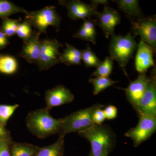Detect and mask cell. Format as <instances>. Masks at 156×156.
Instances as JSON below:
<instances>
[{"label":"cell","instance_id":"6da1fadb","mask_svg":"<svg viewBox=\"0 0 156 156\" xmlns=\"http://www.w3.org/2000/svg\"><path fill=\"white\" fill-rule=\"evenodd\" d=\"M78 134L90 143L89 156H108L115 145L114 135L106 126L93 124Z\"/></svg>","mask_w":156,"mask_h":156},{"label":"cell","instance_id":"7a4b0ae2","mask_svg":"<svg viewBox=\"0 0 156 156\" xmlns=\"http://www.w3.org/2000/svg\"><path fill=\"white\" fill-rule=\"evenodd\" d=\"M62 118L54 119L46 108L30 112L26 118V124L30 131L38 137L44 138L59 133L62 124Z\"/></svg>","mask_w":156,"mask_h":156},{"label":"cell","instance_id":"3957f363","mask_svg":"<svg viewBox=\"0 0 156 156\" xmlns=\"http://www.w3.org/2000/svg\"><path fill=\"white\" fill-rule=\"evenodd\" d=\"M111 37L109 47L110 57L118 62L120 68L128 78L126 67L137 48L135 37L131 33L123 36L114 34Z\"/></svg>","mask_w":156,"mask_h":156},{"label":"cell","instance_id":"277c9868","mask_svg":"<svg viewBox=\"0 0 156 156\" xmlns=\"http://www.w3.org/2000/svg\"><path fill=\"white\" fill-rule=\"evenodd\" d=\"M101 104H95L88 108L75 112L62 118V122L59 135L64 136L71 132L79 133L93 125V112Z\"/></svg>","mask_w":156,"mask_h":156},{"label":"cell","instance_id":"5b68a950","mask_svg":"<svg viewBox=\"0 0 156 156\" xmlns=\"http://www.w3.org/2000/svg\"><path fill=\"white\" fill-rule=\"evenodd\" d=\"M27 20L41 33H45L49 26L58 28L61 22V17L53 6L45 7L41 10L32 11L26 14Z\"/></svg>","mask_w":156,"mask_h":156},{"label":"cell","instance_id":"8992f818","mask_svg":"<svg viewBox=\"0 0 156 156\" xmlns=\"http://www.w3.org/2000/svg\"><path fill=\"white\" fill-rule=\"evenodd\" d=\"M132 34L139 36L144 42L156 50V17L155 15L130 19Z\"/></svg>","mask_w":156,"mask_h":156},{"label":"cell","instance_id":"52a82bcc","mask_svg":"<svg viewBox=\"0 0 156 156\" xmlns=\"http://www.w3.org/2000/svg\"><path fill=\"white\" fill-rule=\"evenodd\" d=\"M134 109L139 115L156 117V69L153 67L146 89Z\"/></svg>","mask_w":156,"mask_h":156},{"label":"cell","instance_id":"ba28073f","mask_svg":"<svg viewBox=\"0 0 156 156\" xmlns=\"http://www.w3.org/2000/svg\"><path fill=\"white\" fill-rule=\"evenodd\" d=\"M63 45L55 39L41 41V52L37 63L40 70H48L60 62L59 48Z\"/></svg>","mask_w":156,"mask_h":156},{"label":"cell","instance_id":"9c48e42d","mask_svg":"<svg viewBox=\"0 0 156 156\" xmlns=\"http://www.w3.org/2000/svg\"><path fill=\"white\" fill-rule=\"evenodd\" d=\"M139 117L137 126L125 134V136L132 139L135 147L148 139L156 130V117L144 115Z\"/></svg>","mask_w":156,"mask_h":156},{"label":"cell","instance_id":"30bf717a","mask_svg":"<svg viewBox=\"0 0 156 156\" xmlns=\"http://www.w3.org/2000/svg\"><path fill=\"white\" fill-rule=\"evenodd\" d=\"M96 25L102 30L105 37L115 34V27L119 24L121 15L115 9L108 5L105 6L103 11L96 15Z\"/></svg>","mask_w":156,"mask_h":156},{"label":"cell","instance_id":"8fae6325","mask_svg":"<svg viewBox=\"0 0 156 156\" xmlns=\"http://www.w3.org/2000/svg\"><path fill=\"white\" fill-rule=\"evenodd\" d=\"M67 9L68 15L71 19L77 20L96 17L98 13L97 6L93 4H87L78 0L62 1Z\"/></svg>","mask_w":156,"mask_h":156},{"label":"cell","instance_id":"7c38bea8","mask_svg":"<svg viewBox=\"0 0 156 156\" xmlns=\"http://www.w3.org/2000/svg\"><path fill=\"white\" fill-rule=\"evenodd\" d=\"M45 98L46 108L49 111L55 107L72 102L74 99V95L63 85H58L46 91Z\"/></svg>","mask_w":156,"mask_h":156},{"label":"cell","instance_id":"4fadbf2b","mask_svg":"<svg viewBox=\"0 0 156 156\" xmlns=\"http://www.w3.org/2000/svg\"><path fill=\"white\" fill-rule=\"evenodd\" d=\"M136 48L135 68L139 73H146L150 68L155 66L153 59L155 51L142 40H140Z\"/></svg>","mask_w":156,"mask_h":156},{"label":"cell","instance_id":"5bb4252c","mask_svg":"<svg viewBox=\"0 0 156 156\" xmlns=\"http://www.w3.org/2000/svg\"><path fill=\"white\" fill-rule=\"evenodd\" d=\"M148 80L146 73H139L136 80L131 82L128 87L124 89L127 100L134 108L145 92Z\"/></svg>","mask_w":156,"mask_h":156},{"label":"cell","instance_id":"9a60e30c","mask_svg":"<svg viewBox=\"0 0 156 156\" xmlns=\"http://www.w3.org/2000/svg\"><path fill=\"white\" fill-rule=\"evenodd\" d=\"M41 33L34 32L30 38L24 42L20 56L30 63H37L41 52Z\"/></svg>","mask_w":156,"mask_h":156},{"label":"cell","instance_id":"2e32d148","mask_svg":"<svg viewBox=\"0 0 156 156\" xmlns=\"http://www.w3.org/2000/svg\"><path fill=\"white\" fill-rule=\"evenodd\" d=\"M113 2L116 3L119 9L124 12L129 20L143 17L137 0H117Z\"/></svg>","mask_w":156,"mask_h":156},{"label":"cell","instance_id":"e0dca14e","mask_svg":"<svg viewBox=\"0 0 156 156\" xmlns=\"http://www.w3.org/2000/svg\"><path fill=\"white\" fill-rule=\"evenodd\" d=\"M82 50L66 44V47L60 56V62L66 65H80L82 62Z\"/></svg>","mask_w":156,"mask_h":156},{"label":"cell","instance_id":"ac0fdd59","mask_svg":"<svg viewBox=\"0 0 156 156\" xmlns=\"http://www.w3.org/2000/svg\"><path fill=\"white\" fill-rule=\"evenodd\" d=\"M64 136L59 135L55 143L48 146L39 147L36 156H63Z\"/></svg>","mask_w":156,"mask_h":156},{"label":"cell","instance_id":"d6986e66","mask_svg":"<svg viewBox=\"0 0 156 156\" xmlns=\"http://www.w3.org/2000/svg\"><path fill=\"white\" fill-rule=\"evenodd\" d=\"M39 147L30 144L14 142L11 147V156H36Z\"/></svg>","mask_w":156,"mask_h":156},{"label":"cell","instance_id":"ffe728a7","mask_svg":"<svg viewBox=\"0 0 156 156\" xmlns=\"http://www.w3.org/2000/svg\"><path fill=\"white\" fill-rule=\"evenodd\" d=\"M89 82L94 87L93 93L96 95L108 87L113 86L117 83L112 80L109 77H95L89 79Z\"/></svg>","mask_w":156,"mask_h":156},{"label":"cell","instance_id":"44dd1931","mask_svg":"<svg viewBox=\"0 0 156 156\" xmlns=\"http://www.w3.org/2000/svg\"><path fill=\"white\" fill-rule=\"evenodd\" d=\"M18 13H23L26 14L28 12L23 8L9 1L0 0V17H7Z\"/></svg>","mask_w":156,"mask_h":156},{"label":"cell","instance_id":"7402d4cb","mask_svg":"<svg viewBox=\"0 0 156 156\" xmlns=\"http://www.w3.org/2000/svg\"><path fill=\"white\" fill-rule=\"evenodd\" d=\"M82 60L87 68H97L101 63V61L96 54L92 51L89 44L87 48L82 50Z\"/></svg>","mask_w":156,"mask_h":156},{"label":"cell","instance_id":"603a6c76","mask_svg":"<svg viewBox=\"0 0 156 156\" xmlns=\"http://www.w3.org/2000/svg\"><path fill=\"white\" fill-rule=\"evenodd\" d=\"M17 63L14 57L9 56L0 57V72L12 74L17 70Z\"/></svg>","mask_w":156,"mask_h":156},{"label":"cell","instance_id":"cb8c5ba5","mask_svg":"<svg viewBox=\"0 0 156 156\" xmlns=\"http://www.w3.org/2000/svg\"><path fill=\"white\" fill-rule=\"evenodd\" d=\"M113 61L110 56H106L91 76L95 77L109 76L113 69Z\"/></svg>","mask_w":156,"mask_h":156},{"label":"cell","instance_id":"d4e9b609","mask_svg":"<svg viewBox=\"0 0 156 156\" xmlns=\"http://www.w3.org/2000/svg\"><path fill=\"white\" fill-rule=\"evenodd\" d=\"M18 107L19 105L17 104L14 105H0V123L5 126Z\"/></svg>","mask_w":156,"mask_h":156},{"label":"cell","instance_id":"484cf974","mask_svg":"<svg viewBox=\"0 0 156 156\" xmlns=\"http://www.w3.org/2000/svg\"><path fill=\"white\" fill-rule=\"evenodd\" d=\"M16 34L24 41L29 39L32 35L31 25L27 20L20 23L17 27Z\"/></svg>","mask_w":156,"mask_h":156},{"label":"cell","instance_id":"4316f807","mask_svg":"<svg viewBox=\"0 0 156 156\" xmlns=\"http://www.w3.org/2000/svg\"><path fill=\"white\" fill-rule=\"evenodd\" d=\"M19 20H16L6 19L3 23V33L6 36H11L16 34L17 27L19 26Z\"/></svg>","mask_w":156,"mask_h":156},{"label":"cell","instance_id":"83f0119b","mask_svg":"<svg viewBox=\"0 0 156 156\" xmlns=\"http://www.w3.org/2000/svg\"><path fill=\"white\" fill-rule=\"evenodd\" d=\"M73 37L83 41L92 42L94 44H96V41H95L96 37H93L91 34L88 32L82 26L78 31L74 35Z\"/></svg>","mask_w":156,"mask_h":156},{"label":"cell","instance_id":"f1b7e54d","mask_svg":"<svg viewBox=\"0 0 156 156\" xmlns=\"http://www.w3.org/2000/svg\"><path fill=\"white\" fill-rule=\"evenodd\" d=\"M104 105H101L93 112L92 116V120L93 124L98 125H101L106 119L103 110L102 109Z\"/></svg>","mask_w":156,"mask_h":156},{"label":"cell","instance_id":"f546056e","mask_svg":"<svg viewBox=\"0 0 156 156\" xmlns=\"http://www.w3.org/2000/svg\"><path fill=\"white\" fill-rule=\"evenodd\" d=\"M96 25L95 20L90 18L84 20V22L82 27L86 30L88 32L91 34L93 37H96V34H97Z\"/></svg>","mask_w":156,"mask_h":156},{"label":"cell","instance_id":"4dcf8cb0","mask_svg":"<svg viewBox=\"0 0 156 156\" xmlns=\"http://www.w3.org/2000/svg\"><path fill=\"white\" fill-rule=\"evenodd\" d=\"M104 112L105 115V119L108 120L114 119L117 116L118 110L116 107L114 105H108L104 110Z\"/></svg>","mask_w":156,"mask_h":156},{"label":"cell","instance_id":"1f68e13d","mask_svg":"<svg viewBox=\"0 0 156 156\" xmlns=\"http://www.w3.org/2000/svg\"><path fill=\"white\" fill-rule=\"evenodd\" d=\"M0 156H11L8 140H0Z\"/></svg>","mask_w":156,"mask_h":156},{"label":"cell","instance_id":"d6a6232c","mask_svg":"<svg viewBox=\"0 0 156 156\" xmlns=\"http://www.w3.org/2000/svg\"><path fill=\"white\" fill-rule=\"evenodd\" d=\"M8 133L4 126L0 123V140H8Z\"/></svg>","mask_w":156,"mask_h":156},{"label":"cell","instance_id":"836d02e7","mask_svg":"<svg viewBox=\"0 0 156 156\" xmlns=\"http://www.w3.org/2000/svg\"><path fill=\"white\" fill-rule=\"evenodd\" d=\"M91 4L95 5L98 6L99 4L103 5L104 6L108 5L109 2L108 1L106 0H92L91 1Z\"/></svg>","mask_w":156,"mask_h":156},{"label":"cell","instance_id":"e575fe53","mask_svg":"<svg viewBox=\"0 0 156 156\" xmlns=\"http://www.w3.org/2000/svg\"><path fill=\"white\" fill-rule=\"evenodd\" d=\"M0 39L3 41L8 43V40L6 38V36L2 32H0Z\"/></svg>","mask_w":156,"mask_h":156},{"label":"cell","instance_id":"d590c367","mask_svg":"<svg viewBox=\"0 0 156 156\" xmlns=\"http://www.w3.org/2000/svg\"><path fill=\"white\" fill-rule=\"evenodd\" d=\"M7 44H8V43H6V42L3 41L0 39V48L5 47Z\"/></svg>","mask_w":156,"mask_h":156}]
</instances>
